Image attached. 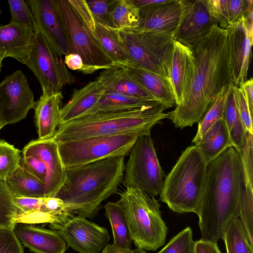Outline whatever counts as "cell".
<instances>
[{
    "mask_svg": "<svg viewBox=\"0 0 253 253\" xmlns=\"http://www.w3.org/2000/svg\"><path fill=\"white\" fill-rule=\"evenodd\" d=\"M227 35L226 29L215 24L192 50L195 69L189 88L181 103L167 113L175 127L182 129L198 123L222 89L232 84Z\"/></svg>",
    "mask_w": 253,
    "mask_h": 253,
    "instance_id": "1",
    "label": "cell"
},
{
    "mask_svg": "<svg viewBox=\"0 0 253 253\" xmlns=\"http://www.w3.org/2000/svg\"><path fill=\"white\" fill-rule=\"evenodd\" d=\"M243 187L240 154L229 147L207 165L196 213L202 239L217 243L228 225L239 218Z\"/></svg>",
    "mask_w": 253,
    "mask_h": 253,
    "instance_id": "2",
    "label": "cell"
},
{
    "mask_svg": "<svg viewBox=\"0 0 253 253\" xmlns=\"http://www.w3.org/2000/svg\"><path fill=\"white\" fill-rule=\"evenodd\" d=\"M125 156L108 158L66 169L65 181L54 197L71 215L94 218L102 203L118 193L125 168Z\"/></svg>",
    "mask_w": 253,
    "mask_h": 253,
    "instance_id": "3",
    "label": "cell"
},
{
    "mask_svg": "<svg viewBox=\"0 0 253 253\" xmlns=\"http://www.w3.org/2000/svg\"><path fill=\"white\" fill-rule=\"evenodd\" d=\"M162 103L139 108L87 115L59 126L52 138L57 142L127 132L151 133L167 117Z\"/></svg>",
    "mask_w": 253,
    "mask_h": 253,
    "instance_id": "4",
    "label": "cell"
},
{
    "mask_svg": "<svg viewBox=\"0 0 253 253\" xmlns=\"http://www.w3.org/2000/svg\"><path fill=\"white\" fill-rule=\"evenodd\" d=\"M207 165L192 145L182 152L164 179L160 200L173 211L197 213L202 198Z\"/></svg>",
    "mask_w": 253,
    "mask_h": 253,
    "instance_id": "5",
    "label": "cell"
},
{
    "mask_svg": "<svg viewBox=\"0 0 253 253\" xmlns=\"http://www.w3.org/2000/svg\"><path fill=\"white\" fill-rule=\"evenodd\" d=\"M118 202L125 211L130 234L136 248L155 251L166 241L168 228L154 197L137 188H126Z\"/></svg>",
    "mask_w": 253,
    "mask_h": 253,
    "instance_id": "6",
    "label": "cell"
},
{
    "mask_svg": "<svg viewBox=\"0 0 253 253\" xmlns=\"http://www.w3.org/2000/svg\"><path fill=\"white\" fill-rule=\"evenodd\" d=\"M120 32L129 58L128 63L161 76L170 84L174 33H146L131 30Z\"/></svg>",
    "mask_w": 253,
    "mask_h": 253,
    "instance_id": "7",
    "label": "cell"
},
{
    "mask_svg": "<svg viewBox=\"0 0 253 253\" xmlns=\"http://www.w3.org/2000/svg\"><path fill=\"white\" fill-rule=\"evenodd\" d=\"M141 135L127 132L57 142L59 153L66 169H73L108 158L125 157Z\"/></svg>",
    "mask_w": 253,
    "mask_h": 253,
    "instance_id": "8",
    "label": "cell"
},
{
    "mask_svg": "<svg viewBox=\"0 0 253 253\" xmlns=\"http://www.w3.org/2000/svg\"><path fill=\"white\" fill-rule=\"evenodd\" d=\"M66 38L68 54L80 55L86 66L97 70L108 68L114 62L105 53L68 0H52Z\"/></svg>",
    "mask_w": 253,
    "mask_h": 253,
    "instance_id": "9",
    "label": "cell"
},
{
    "mask_svg": "<svg viewBox=\"0 0 253 253\" xmlns=\"http://www.w3.org/2000/svg\"><path fill=\"white\" fill-rule=\"evenodd\" d=\"M128 155L123 185L126 188H137L150 196L160 195L164 181V173L151 133L139 136Z\"/></svg>",
    "mask_w": 253,
    "mask_h": 253,
    "instance_id": "10",
    "label": "cell"
},
{
    "mask_svg": "<svg viewBox=\"0 0 253 253\" xmlns=\"http://www.w3.org/2000/svg\"><path fill=\"white\" fill-rule=\"evenodd\" d=\"M35 29V37L25 65L39 81L42 95L59 93L64 86L74 84L75 78L68 70L63 58L54 50L42 34Z\"/></svg>",
    "mask_w": 253,
    "mask_h": 253,
    "instance_id": "11",
    "label": "cell"
},
{
    "mask_svg": "<svg viewBox=\"0 0 253 253\" xmlns=\"http://www.w3.org/2000/svg\"><path fill=\"white\" fill-rule=\"evenodd\" d=\"M35 104L33 93L21 70L7 76L0 83V115L4 126L26 118Z\"/></svg>",
    "mask_w": 253,
    "mask_h": 253,
    "instance_id": "12",
    "label": "cell"
},
{
    "mask_svg": "<svg viewBox=\"0 0 253 253\" xmlns=\"http://www.w3.org/2000/svg\"><path fill=\"white\" fill-rule=\"evenodd\" d=\"M181 15L174 40L192 50L218 24L211 15L207 0H179Z\"/></svg>",
    "mask_w": 253,
    "mask_h": 253,
    "instance_id": "13",
    "label": "cell"
},
{
    "mask_svg": "<svg viewBox=\"0 0 253 253\" xmlns=\"http://www.w3.org/2000/svg\"><path fill=\"white\" fill-rule=\"evenodd\" d=\"M57 231L66 244L79 253H99L110 240L106 227L83 217L71 216Z\"/></svg>",
    "mask_w": 253,
    "mask_h": 253,
    "instance_id": "14",
    "label": "cell"
},
{
    "mask_svg": "<svg viewBox=\"0 0 253 253\" xmlns=\"http://www.w3.org/2000/svg\"><path fill=\"white\" fill-rule=\"evenodd\" d=\"M22 156H32L43 161L47 169L46 197H54L64 183L66 169L61 160L58 143L52 138L33 140L21 151Z\"/></svg>",
    "mask_w": 253,
    "mask_h": 253,
    "instance_id": "15",
    "label": "cell"
},
{
    "mask_svg": "<svg viewBox=\"0 0 253 253\" xmlns=\"http://www.w3.org/2000/svg\"><path fill=\"white\" fill-rule=\"evenodd\" d=\"M34 18V28L43 36L49 45L62 57L68 54L64 30L52 0H27Z\"/></svg>",
    "mask_w": 253,
    "mask_h": 253,
    "instance_id": "16",
    "label": "cell"
},
{
    "mask_svg": "<svg viewBox=\"0 0 253 253\" xmlns=\"http://www.w3.org/2000/svg\"><path fill=\"white\" fill-rule=\"evenodd\" d=\"M226 30L232 82L234 85L240 86L248 80L252 46L243 15Z\"/></svg>",
    "mask_w": 253,
    "mask_h": 253,
    "instance_id": "17",
    "label": "cell"
},
{
    "mask_svg": "<svg viewBox=\"0 0 253 253\" xmlns=\"http://www.w3.org/2000/svg\"><path fill=\"white\" fill-rule=\"evenodd\" d=\"M180 15L179 0H167L159 4L140 8L137 23L131 30L175 34Z\"/></svg>",
    "mask_w": 253,
    "mask_h": 253,
    "instance_id": "18",
    "label": "cell"
},
{
    "mask_svg": "<svg viewBox=\"0 0 253 253\" xmlns=\"http://www.w3.org/2000/svg\"><path fill=\"white\" fill-rule=\"evenodd\" d=\"M36 31L34 27L10 22L0 26V57H12L22 64L28 61Z\"/></svg>",
    "mask_w": 253,
    "mask_h": 253,
    "instance_id": "19",
    "label": "cell"
},
{
    "mask_svg": "<svg viewBox=\"0 0 253 253\" xmlns=\"http://www.w3.org/2000/svg\"><path fill=\"white\" fill-rule=\"evenodd\" d=\"M13 231L20 242L35 253H65L67 244L58 231L17 223Z\"/></svg>",
    "mask_w": 253,
    "mask_h": 253,
    "instance_id": "20",
    "label": "cell"
},
{
    "mask_svg": "<svg viewBox=\"0 0 253 253\" xmlns=\"http://www.w3.org/2000/svg\"><path fill=\"white\" fill-rule=\"evenodd\" d=\"M195 69L192 50L174 40L170 69V81L176 105L184 98L191 84Z\"/></svg>",
    "mask_w": 253,
    "mask_h": 253,
    "instance_id": "21",
    "label": "cell"
},
{
    "mask_svg": "<svg viewBox=\"0 0 253 253\" xmlns=\"http://www.w3.org/2000/svg\"><path fill=\"white\" fill-rule=\"evenodd\" d=\"M105 91L97 78L75 89L69 101L61 107L59 126L85 116L98 103Z\"/></svg>",
    "mask_w": 253,
    "mask_h": 253,
    "instance_id": "22",
    "label": "cell"
},
{
    "mask_svg": "<svg viewBox=\"0 0 253 253\" xmlns=\"http://www.w3.org/2000/svg\"><path fill=\"white\" fill-rule=\"evenodd\" d=\"M97 79L101 83L106 91L117 92L136 97L159 101L135 81L123 65L113 64L110 67L103 69Z\"/></svg>",
    "mask_w": 253,
    "mask_h": 253,
    "instance_id": "23",
    "label": "cell"
},
{
    "mask_svg": "<svg viewBox=\"0 0 253 253\" xmlns=\"http://www.w3.org/2000/svg\"><path fill=\"white\" fill-rule=\"evenodd\" d=\"M63 96L62 92L43 95L36 102L35 124L39 138L46 139L52 138L60 124L61 104Z\"/></svg>",
    "mask_w": 253,
    "mask_h": 253,
    "instance_id": "24",
    "label": "cell"
},
{
    "mask_svg": "<svg viewBox=\"0 0 253 253\" xmlns=\"http://www.w3.org/2000/svg\"><path fill=\"white\" fill-rule=\"evenodd\" d=\"M125 66L130 75L167 109L176 106L170 84L161 76L131 63Z\"/></svg>",
    "mask_w": 253,
    "mask_h": 253,
    "instance_id": "25",
    "label": "cell"
},
{
    "mask_svg": "<svg viewBox=\"0 0 253 253\" xmlns=\"http://www.w3.org/2000/svg\"><path fill=\"white\" fill-rule=\"evenodd\" d=\"M194 145L199 149L207 165L229 147H234L226 124L222 119L211 126L200 140Z\"/></svg>",
    "mask_w": 253,
    "mask_h": 253,
    "instance_id": "26",
    "label": "cell"
},
{
    "mask_svg": "<svg viewBox=\"0 0 253 253\" xmlns=\"http://www.w3.org/2000/svg\"><path fill=\"white\" fill-rule=\"evenodd\" d=\"M160 103H162L158 100H148L117 92L106 91L98 103L84 116L97 113L139 108Z\"/></svg>",
    "mask_w": 253,
    "mask_h": 253,
    "instance_id": "27",
    "label": "cell"
},
{
    "mask_svg": "<svg viewBox=\"0 0 253 253\" xmlns=\"http://www.w3.org/2000/svg\"><path fill=\"white\" fill-rule=\"evenodd\" d=\"M92 33L114 64H126L129 62V58L123 44L120 31L96 22L95 29Z\"/></svg>",
    "mask_w": 253,
    "mask_h": 253,
    "instance_id": "28",
    "label": "cell"
},
{
    "mask_svg": "<svg viewBox=\"0 0 253 253\" xmlns=\"http://www.w3.org/2000/svg\"><path fill=\"white\" fill-rule=\"evenodd\" d=\"M14 196L46 197L45 184L19 166L6 181Z\"/></svg>",
    "mask_w": 253,
    "mask_h": 253,
    "instance_id": "29",
    "label": "cell"
},
{
    "mask_svg": "<svg viewBox=\"0 0 253 253\" xmlns=\"http://www.w3.org/2000/svg\"><path fill=\"white\" fill-rule=\"evenodd\" d=\"M104 208V215L111 224L113 244L124 249H130L132 240L123 208L117 201L107 202Z\"/></svg>",
    "mask_w": 253,
    "mask_h": 253,
    "instance_id": "30",
    "label": "cell"
},
{
    "mask_svg": "<svg viewBox=\"0 0 253 253\" xmlns=\"http://www.w3.org/2000/svg\"><path fill=\"white\" fill-rule=\"evenodd\" d=\"M230 84L222 89L208 107L198 122V130L192 141L194 145L200 140L203 135L211 126L218 120L222 119L225 101L229 91Z\"/></svg>",
    "mask_w": 253,
    "mask_h": 253,
    "instance_id": "31",
    "label": "cell"
},
{
    "mask_svg": "<svg viewBox=\"0 0 253 253\" xmlns=\"http://www.w3.org/2000/svg\"><path fill=\"white\" fill-rule=\"evenodd\" d=\"M221 238L227 253H253L240 219H233L225 229Z\"/></svg>",
    "mask_w": 253,
    "mask_h": 253,
    "instance_id": "32",
    "label": "cell"
},
{
    "mask_svg": "<svg viewBox=\"0 0 253 253\" xmlns=\"http://www.w3.org/2000/svg\"><path fill=\"white\" fill-rule=\"evenodd\" d=\"M139 18V9L131 0H119L110 15L111 27L119 31L133 29Z\"/></svg>",
    "mask_w": 253,
    "mask_h": 253,
    "instance_id": "33",
    "label": "cell"
},
{
    "mask_svg": "<svg viewBox=\"0 0 253 253\" xmlns=\"http://www.w3.org/2000/svg\"><path fill=\"white\" fill-rule=\"evenodd\" d=\"M14 195L6 183L0 179V227L13 229L18 209L13 202Z\"/></svg>",
    "mask_w": 253,
    "mask_h": 253,
    "instance_id": "34",
    "label": "cell"
},
{
    "mask_svg": "<svg viewBox=\"0 0 253 253\" xmlns=\"http://www.w3.org/2000/svg\"><path fill=\"white\" fill-rule=\"evenodd\" d=\"M21 151L0 140V179L6 181L20 166Z\"/></svg>",
    "mask_w": 253,
    "mask_h": 253,
    "instance_id": "35",
    "label": "cell"
},
{
    "mask_svg": "<svg viewBox=\"0 0 253 253\" xmlns=\"http://www.w3.org/2000/svg\"><path fill=\"white\" fill-rule=\"evenodd\" d=\"M239 218L253 249V187L244 185Z\"/></svg>",
    "mask_w": 253,
    "mask_h": 253,
    "instance_id": "36",
    "label": "cell"
},
{
    "mask_svg": "<svg viewBox=\"0 0 253 253\" xmlns=\"http://www.w3.org/2000/svg\"><path fill=\"white\" fill-rule=\"evenodd\" d=\"M194 243L192 230L187 226L173 237L157 253H193Z\"/></svg>",
    "mask_w": 253,
    "mask_h": 253,
    "instance_id": "37",
    "label": "cell"
},
{
    "mask_svg": "<svg viewBox=\"0 0 253 253\" xmlns=\"http://www.w3.org/2000/svg\"><path fill=\"white\" fill-rule=\"evenodd\" d=\"M119 0H87L86 2L96 22L111 27L110 15Z\"/></svg>",
    "mask_w": 253,
    "mask_h": 253,
    "instance_id": "38",
    "label": "cell"
},
{
    "mask_svg": "<svg viewBox=\"0 0 253 253\" xmlns=\"http://www.w3.org/2000/svg\"><path fill=\"white\" fill-rule=\"evenodd\" d=\"M233 93L240 118L247 132L253 134L252 116L247 99L242 87L233 84Z\"/></svg>",
    "mask_w": 253,
    "mask_h": 253,
    "instance_id": "39",
    "label": "cell"
},
{
    "mask_svg": "<svg viewBox=\"0 0 253 253\" xmlns=\"http://www.w3.org/2000/svg\"><path fill=\"white\" fill-rule=\"evenodd\" d=\"M8 2L11 14L10 22L34 26V18L26 1L9 0Z\"/></svg>",
    "mask_w": 253,
    "mask_h": 253,
    "instance_id": "40",
    "label": "cell"
},
{
    "mask_svg": "<svg viewBox=\"0 0 253 253\" xmlns=\"http://www.w3.org/2000/svg\"><path fill=\"white\" fill-rule=\"evenodd\" d=\"M253 136L247 132L246 145L240 154L242 161L244 185L253 187Z\"/></svg>",
    "mask_w": 253,
    "mask_h": 253,
    "instance_id": "41",
    "label": "cell"
},
{
    "mask_svg": "<svg viewBox=\"0 0 253 253\" xmlns=\"http://www.w3.org/2000/svg\"><path fill=\"white\" fill-rule=\"evenodd\" d=\"M210 13L218 26L227 29L230 26L228 0H207Z\"/></svg>",
    "mask_w": 253,
    "mask_h": 253,
    "instance_id": "42",
    "label": "cell"
},
{
    "mask_svg": "<svg viewBox=\"0 0 253 253\" xmlns=\"http://www.w3.org/2000/svg\"><path fill=\"white\" fill-rule=\"evenodd\" d=\"M0 253H24L13 229L0 227Z\"/></svg>",
    "mask_w": 253,
    "mask_h": 253,
    "instance_id": "43",
    "label": "cell"
},
{
    "mask_svg": "<svg viewBox=\"0 0 253 253\" xmlns=\"http://www.w3.org/2000/svg\"><path fill=\"white\" fill-rule=\"evenodd\" d=\"M20 166L45 184L46 167L40 159L32 156H22Z\"/></svg>",
    "mask_w": 253,
    "mask_h": 253,
    "instance_id": "44",
    "label": "cell"
},
{
    "mask_svg": "<svg viewBox=\"0 0 253 253\" xmlns=\"http://www.w3.org/2000/svg\"><path fill=\"white\" fill-rule=\"evenodd\" d=\"M75 10L93 33L95 29V20L85 0H68Z\"/></svg>",
    "mask_w": 253,
    "mask_h": 253,
    "instance_id": "45",
    "label": "cell"
},
{
    "mask_svg": "<svg viewBox=\"0 0 253 253\" xmlns=\"http://www.w3.org/2000/svg\"><path fill=\"white\" fill-rule=\"evenodd\" d=\"M64 61L69 69L81 71L84 74H91L98 71L85 65L81 57L77 54L70 53L65 56Z\"/></svg>",
    "mask_w": 253,
    "mask_h": 253,
    "instance_id": "46",
    "label": "cell"
},
{
    "mask_svg": "<svg viewBox=\"0 0 253 253\" xmlns=\"http://www.w3.org/2000/svg\"><path fill=\"white\" fill-rule=\"evenodd\" d=\"M230 25L237 22L243 14L245 8L244 0H228Z\"/></svg>",
    "mask_w": 253,
    "mask_h": 253,
    "instance_id": "47",
    "label": "cell"
},
{
    "mask_svg": "<svg viewBox=\"0 0 253 253\" xmlns=\"http://www.w3.org/2000/svg\"><path fill=\"white\" fill-rule=\"evenodd\" d=\"M193 253H221L217 243L201 238L195 241Z\"/></svg>",
    "mask_w": 253,
    "mask_h": 253,
    "instance_id": "48",
    "label": "cell"
},
{
    "mask_svg": "<svg viewBox=\"0 0 253 253\" xmlns=\"http://www.w3.org/2000/svg\"><path fill=\"white\" fill-rule=\"evenodd\" d=\"M253 1L245 0V8L243 14L244 21L252 45L253 44Z\"/></svg>",
    "mask_w": 253,
    "mask_h": 253,
    "instance_id": "49",
    "label": "cell"
},
{
    "mask_svg": "<svg viewBox=\"0 0 253 253\" xmlns=\"http://www.w3.org/2000/svg\"><path fill=\"white\" fill-rule=\"evenodd\" d=\"M246 96L252 116L253 113V79L251 77L241 85Z\"/></svg>",
    "mask_w": 253,
    "mask_h": 253,
    "instance_id": "50",
    "label": "cell"
},
{
    "mask_svg": "<svg viewBox=\"0 0 253 253\" xmlns=\"http://www.w3.org/2000/svg\"><path fill=\"white\" fill-rule=\"evenodd\" d=\"M133 251L131 249H124L113 243L107 244L101 253H133Z\"/></svg>",
    "mask_w": 253,
    "mask_h": 253,
    "instance_id": "51",
    "label": "cell"
},
{
    "mask_svg": "<svg viewBox=\"0 0 253 253\" xmlns=\"http://www.w3.org/2000/svg\"><path fill=\"white\" fill-rule=\"evenodd\" d=\"M167 0H131L138 9L150 7L166 2Z\"/></svg>",
    "mask_w": 253,
    "mask_h": 253,
    "instance_id": "52",
    "label": "cell"
},
{
    "mask_svg": "<svg viewBox=\"0 0 253 253\" xmlns=\"http://www.w3.org/2000/svg\"><path fill=\"white\" fill-rule=\"evenodd\" d=\"M133 253H146L145 250L136 248L133 250Z\"/></svg>",
    "mask_w": 253,
    "mask_h": 253,
    "instance_id": "53",
    "label": "cell"
},
{
    "mask_svg": "<svg viewBox=\"0 0 253 253\" xmlns=\"http://www.w3.org/2000/svg\"><path fill=\"white\" fill-rule=\"evenodd\" d=\"M4 126V125L3 124V123H2V119H1V116L0 115V130L1 129V128L2 127H3Z\"/></svg>",
    "mask_w": 253,
    "mask_h": 253,
    "instance_id": "54",
    "label": "cell"
},
{
    "mask_svg": "<svg viewBox=\"0 0 253 253\" xmlns=\"http://www.w3.org/2000/svg\"><path fill=\"white\" fill-rule=\"evenodd\" d=\"M2 59L0 57V72H1V68L2 66Z\"/></svg>",
    "mask_w": 253,
    "mask_h": 253,
    "instance_id": "55",
    "label": "cell"
},
{
    "mask_svg": "<svg viewBox=\"0 0 253 253\" xmlns=\"http://www.w3.org/2000/svg\"></svg>",
    "mask_w": 253,
    "mask_h": 253,
    "instance_id": "56",
    "label": "cell"
}]
</instances>
